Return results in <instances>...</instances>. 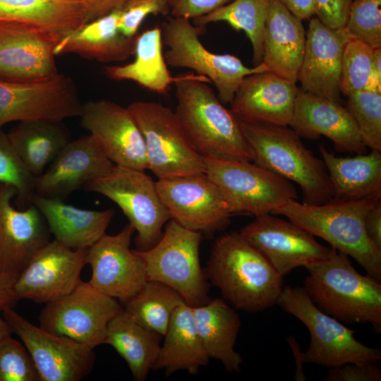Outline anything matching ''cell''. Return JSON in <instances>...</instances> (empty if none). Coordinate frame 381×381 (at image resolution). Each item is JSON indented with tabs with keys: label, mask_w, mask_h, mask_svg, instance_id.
Wrapping results in <instances>:
<instances>
[{
	"label": "cell",
	"mask_w": 381,
	"mask_h": 381,
	"mask_svg": "<svg viewBox=\"0 0 381 381\" xmlns=\"http://www.w3.org/2000/svg\"><path fill=\"white\" fill-rule=\"evenodd\" d=\"M205 82L193 73L176 76L174 111L185 134L202 157L253 161L240 120Z\"/></svg>",
	"instance_id": "1"
},
{
	"label": "cell",
	"mask_w": 381,
	"mask_h": 381,
	"mask_svg": "<svg viewBox=\"0 0 381 381\" xmlns=\"http://www.w3.org/2000/svg\"><path fill=\"white\" fill-rule=\"evenodd\" d=\"M211 284L240 310L257 313L277 302L284 279L267 260L239 232L217 238L205 268Z\"/></svg>",
	"instance_id": "2"
},
{
	"label": "cell",
	"mask_w": 381,
	"mask_h": 381,
	"mask_svg": "<svg viewBox=\"0 0 381 381\" xmlns=\"http://www.w3.org/2000/svg\"><path fill=\"white\" fill-rule=\"evenodd\" d=\"M303 289L323 313L342 323H370L381 332V284L358 273L349 256L332 248L306 267Z\"/></svg>",
	"instance_id": "3"
},
{
	"label": "cell",
	"mask_w": 381,
	"mask_h": 381,
	"mask_svg": "<svg viewBox=\"0 0 381 381\" xmlns=\"http://www.w3.org/2000/svg\"><path fill=\"white\" fill-rule=\"evenodd\" d=\"M381 196L355 200H332L308 205L290 200L271 214L283 215L289 221L318 236L332 248L356 260L367 275L381 282V250L368 238L364 217Z\"/></svg>",
	"instance_id": "4"
},
{
	"label": "cell",
	"mask_w": 381,
	"mask_h": 381,
	"mask_svg": "<svg viewBox=\"0 0 381 381\" xmlns=\"http://www.w3.org/2000/svg\"><path fill=\"white\" fill-rule=\"evenodd\" d=\"M253 153V163L296 183L303 202L320 205L334 198V190L322 159L316 157L289 126L250 123L240 121Z\"/></svg>",
	"instance_id": "5"
},
{
	"label": "cell",
	"mask_w": 381,
	"mask_h": 381,
	"mask_svg": "<svg viewBox=\"0 0 381 381\" xmlns=\"http://www.w3.org/2000/svg\"><path fill=\"white\" fill-rule=\"evenodd\" d=\"M202 234L187 229L174 219L164 225L159 241L152 248L135 253L143 260L148 280L162 282L176 290L191 307L208 303L210 282L200 262Z\"/></svg>",
	"instance_id": "6"
},
{
	"label": "cell",
	"mask_w": 381,
	"mask_h": 381,
	"mask_svg": "<svg viewBox=\"0 0 381 381\" xmlns=\"http://www.w3.org/2000/svg\"><path fill=\"white\" fill-rule=\"evenodd\" d=\"M277 305L300 320L309 331V346L301 353L302 364L315 363L331 368L349 363L363 364L381 360L380 349L358 341L354 330L321 311L303 288L284 287Z\"/></svg>",
	"instance_id": "7"
},
{
	"label": "cell",
	"mask_w": 381,
	"mask_h": 381,
	"mask_svg": "<svg viewBox=\"0 0 381 381\" xmlns=\"http://www.w3.org/2000/svg\"><path fill=\"white\" fill-rule=\"evenodd\" d=\"M160 28L163 44L168 47L164 53L167 66L190 68L208 78L223 104L231 102L246 76L270 71L263 62L249 68L234 55L210 52L199 39L202 28L193 25L188 18L169 17Z\"/></svg>",
	"instance_id": "8"
},
{
	"label": "cell",
	"mask_w": 381,
	"mask_h": 381,
	"mask_svg": "<svg viewBox=\"0 0 381 381\" xmlns=\"http://www.w3.org/2000/svg\"><path fill=\"white\" fill-rule=\"evenodd\" d=\"M127 109L143 135L147 169L158 180L205 174L204 158L189 141L174 111L144 101L134 102Z\"/></svg>",
	"instance_id": "9"
},
{
	"label": "cell",
	"mask_w": 381,
	"mask_h": 381,
	"mask_svg": "<svg viewBox=\"0 0 381 381\" xmlns=\"http://www.w3.org/2000/svg\"><path fill=\"white\" fill-rule=\"evenodd\" d=\"M83 189L99 193L114 202L137 231L136 250L154 247L162 229L171 219L158 193L156 181L140 171L115 165L111 171L86 183Z\"/></svg>",
	"instance_id": "10"
},
{
	"label": "cell",
	"mask_w": 381,
	"mask_h": 381,
	"mask_svg": "<svg viewBox=\"0 0 381 381\" xmlns=\"http://www.w3.org/2000/svg\"><path fill=\"white\" fill-rule=\"evenodd\" d=\"M203 158L205 174L219 188L233 214L271 213L298 198L289 181L251 162Z\"/></svg>",
	"instance_id": "11"
},
{
	"label": "cell",
	"mask_w": 381,
	"mask_h": 381,
	"mask_svg": "<svg viewBox=\"0 0 381 381\" xmlns=\"http://www.w3.org/2000/svg\"><path fill=\"white\" fill-rule=\"evenodd\" d=\"M123 308L117 299L81 281L71 293L46 303L40 327L90 348L104 344L109 321Z\"/></svg>",
	"instance_id": "12"
},
{
	"label": "cell",
	"mask_w": 381,
	"mask_h": 381,
	"mask_svg": "<svg viewBox=\"0 0 381 381\" xmlns=\"http://www.w3.org/2000/svg\"><path fill=\"white\" fill-rule=\"evenodd\" d=\"M156 186L171 219L187 229L211 238L231 223L226 200L205 174L159 179Z\"/></svg>",
	"instance_id": "13"
},
{
	"label": "cell",
	"mask_w": 381,
	"mask_h": 381,
	"mask_svg": "<svg viewBox=\"0 0 381 381\" xmlns=\"http://www.w3.org/2000/svg\"><path fill=\"white\" fill-rule=\"evenodd\" d=\"M2 313L12 332L31 355L40 381H79L91 372L95 358L92 349L34 325L13 308Z\"/></svg>",
	"instance_id": "14"
},
{
	"label": "cell",
	"mask_w": 381,
	"mask_h": 381,
	"mask_svg": "<svg viewBox=\"0 0 381 381\" xmlns=\"http://www.w3.org/2000/svg\"><path fill=\"white\" fill-rule=\"evenodd\" d=\"M82 105L73 81L64 75L35 83L0 79V127L33 119L61 121L80 116Z\"/></svg>",
	"instance_id": "15"
},
{
	"label": "cell",
	"mask_w": 381,
	"mask_h": 381,
	"mask_svg": "<svg viewBox=\"0 0 381 381\" xmlns=\"http://www.w3.org/2000/svg\"><path fill=\"white\" fill-rule=\"evenodd\" d=\"M62 34L19 21H0V79L35 83L59 73L54 49Z\"/></svg>",
	"instance_id": "16"
},
{
	"label": "cell",
	"mask_w": 381,
	"mask_h": 381,
	"mask_svg": "<svg viewBox=\"0 0 381 381\" xmlns=\"http://www.w3.org/2000/svg\"><path fill=\"white\" fill-rule=\"evenodd\" d=\"M239 234L283 277L296 267L306 268L325 259L332 250L320 244L307 230L271 213L255 217Z\"/></svg>",
	"instance_id": "17"
},
{
	"label": "cell",
	"mask_w": 381,
	"mask_h": 381,
	"mask_svg": "<svg viewBox=\"0 0 381 381\" xmlns=\"http://www.w3.org/2000/svg\"><path fill=\"white\" fill-rule=\"evenodd\" d=\"M134 231L128 224L117 234H104L87 250L90 284L121 302L135 295L148 280L143 260L130 248Z\"/></svg>",
	"instance_id": "18"
},
{
	"label": "cell",
	"mask_w": 381,
	"mask_h": 381,
	"mask_svg": "<svg viewBox=\"0 0 381 381\" xmlns=\"http://www.w3.org/2000/svg\"><path fill=\"white\" fill-rule=\"evenodd\" d=\"M80 125L90 132L116 165L147 169L143 135L128 109L107 99L82 105Z\"/></svg>",
	"instance_id": "19"
},
{
	"label": "cell",
	"mask_w": 381,
	"mask_h": 381,
	"mask_svg": "<svg viewBox=\"0 0 381 381\" xmlns=\"http://www.w3.org/2000/svg\"><path fill=\"white\" fill-rule=\"evenodd\" d=\"M87 250H72L50 241L18 277L15 291L18 298L47 303L71 293L81 282Z\"/></svg>",
	"instance_id": "20"
},
{
	"label": "cell",
	"mask_w": 381,
	"mask_h": 381,
	"mask_svg": "<svg viewBox=\"0 0 381 381\" xmlns=\"http://www.w3.org/2000/svg\"><path fill=\"white\" fill-rule=\"evenodd\" d=\"M13 186H0V273L18 278L33 257L50 241V231L40 210L11 205Z\"/></svg>",
	"instance_id": "21"
},
{
	"label": "cell",
	"mask_w": 381,
	"mask_h": 381,
	"mask_svg": "<svg viewBox=\"0 0 381 381\" xmlns=\"http://www.w3.org/2000/svg\"><path fill=\"white\" fill-rule=\"evenodd\" d=\"M306 47L298 75L308 93L340 103V77L344 49L351 38L345 28L332 29L316 17L310 18Z\"/></svg>",
	"instance_id": "22"
},
{
	"label": "cell",
	"mask_w": 381,
	"mask_h": 381,
	"mask_svg": "<svg viewBox=\"0 0 381 381\" xmlns=\"http://www.w3.org/2000/svg\"><path fill=\"white\" fill-rule=\"evenodd\" d=\"M91 135L70 141L42 174L36 177L35 193L64 200L88 182L109 174L115 167Z\"/></svg>",
	"instance_id": "23"
},
{
	"label": "cell",
	"mask_w": 381,
	"mask_h": 381,
	"mask_svg": "<svg viewBox=\"0 0 381 381\" xmlns=\"http://www.w3.org/2000/svg\"><path fill=\"white\" fill-rule=\"evenodd\" d=\"M299 88L271 71L246 76L229 103L235 116L250 123L289 126Z\"/></svg>",
	"instance_id": "24"
},
{
	"label": "cell",
	"mask_w": 381,
	"mask_h": 381,
	"mask_svg": "<svg viewBox=\"0 0 381 381\" xmlns=\"http://www.w3.org/2000/svg\"><path fill=\"white\" fill-rule=\"evenodd\" d=\"M300 137L317 140L327 137L341 152L365 154L367 147L354 119L341 103L318 97L299 88L289 124Z\"/></svg>",
	"instance_id": "25"
},
{
	"label": "cell",
	"mask_w": 381,
	"mask_h": 381,
	"mask_svg": "<svg viewBox=\"0 0 381 381\" xmlns=\"http://www.w3.org/2000/svg\"><path fill=\"white\" fill-rule=\"evenodd\" d=\"M302 20L277 0H270L262 62L270 71L296 83L306 47Z\"/></svg>",
	"instance_id": "26"
},
{
	"label": "cell",
	"mask_w": 381,
	"mask_h": 381,
	"mask_svg": "<svg viewBox=\"0 0 381 381\" xmlns=\"http://www.w3.org/2000/svg\"><path fill=\"white\" fill-rule=\"evenodd\" d=\"M29 202L44 216L54 239L72 250L88 249L104 234L114 216V209L103 211L79 209L63 200L34 193Z\"/></svg>",
	"instance_id": "27"
},
{
	"label": "cell",
	"mask_w": 381,
	"mask_h": 381,
	"mask_svg": "<svg viewBox=\"0 0 381 381\" xmlns=\"http://www.w3.org/2000/svg\"><path fill=\"white\" fill-rule=\"evenodd\" d=\"M121 9L87 22L61 35L55 56L75 54L102 63L126 60L134 54L135 37H128L119 29Z\"/></svg>",
	"instance_id": "28"
},
{
	"label": "cell",
	"mask_w": 381,
	"mask_h": 381,
	"mask_svg": "<svg viewBox=\"0 0 381 381\" xmlns=\"http://www.w3.org/2000/svg\"><path fill=\"white\" fill-rule=\"evenodd\" d=\"M195 326L203 347L229 373L241 371L243 359L234 349L241 321L236 310L220 298L192 307Z\"/></svg>",
	"instance_id": "29"
},
{
	"label": "cell",
	"mask_w": 381,
	"mask_h": 381,
	"mask_svg": "<svg viewBox=\"0 0 381 381\" xmlns=\"http://www.w3.org/2000/svg\"><path fill=\"white\" fill-rule=\"evenodd\" d=\"M152 370L164 369L166 376L186 370L195 375L210 360L198 332L192 307L185 302L174 311Z\"/></svg>",
	"instance_id": "30"
},
{
	"label": "cell",
	"mask_w": 381,
	"mask_h": 381,
	"mask_svg": "<svg viewBox=\"0 0 381 381\" xmlns=\"http://www.w3.org/2000/svg\"><path fill=\"white\" fill-rule=\"evenodd\" d=\"M329 176L334 198L355 200L381 196V152L371 150L368 154L342 157L319 147Z\"/></svg>",
	"instance_id": "31"
},
{
	"label": "cell",
	"mask_w": 381,
	"mask_h": 381,
	"mask_svg": "<svg viewBox=\"0 0 381 381\" xmlns=\"http://www.w3.org/2000/svg\"><path fill=\"white\" fill-rule=\"evenodd\" d=\"M160 27L155 26L136 36L135 59L123 66L104 68L105 75L115 80H131L155 93L168 92L176 77L170 74L162 52Z\"/></svg>",
	"instance_id": "32"
},
{
	"label": "cell",
	"mask_w": 381,
	"mask_h": 381,
	"mask_svg": "<svg viewBox=\"0 0 381 381\" xmlns=\"http://www.w3.org/2000/svg\"><path fill=\"white\" fill-rule=\"evenodd\" d=\"M162 335L136 322L122 308L109 322L104 344L125 360L135 381H145L158 354Z\"/></svg>",
	"instance_id": "33"
},
{
	"label": "cell",
	"mask_w": 381,
	"mask_h": 381,
	"mask_svg": "<svg viewBox=\"0 0 381 381\" xmlns=\"http://www.w3.org/2000/svg\"><path fill=\"white\" fill-rule=\"evenodd\" d=\"M8 138L28 170L37 177L43 174L70 142L60 121L33 119L19 121Z\"/></svg>",
	"instance_id": "34"
},
{
	"label": "cell",
	"mask_w": 381,
	"mask_h": 381,
	"mask_svg": "<svg viewBox=\"0 0 381 381\" xmlns=\"http://www.w3.org/2000/svg\"><path fill=\"white\" fill-rule=\"evenodd\" d=\"M0 21L27 23L61 34L85 23L80 3L65 0H0Z\"/></svg>",
	"instance_id": "35"
},
{
	"label": "cell",
	"mask_w": 381,
	"mask_h": 381,
	"mask_svg": "<svg viewBox=\"0 0 381 381\" xmlns=\"http://www.w3.org/2000/svg\"><path fill=\"white\" fill-rule=\"evenodd\" d=\"M184 302L183 297L168 285L147 280L135 295L121 304L136 322L164 336L174 311Z\"/></svg>",
	"instance_id": "36"
},
{
	"label": "cell",
	"mask_w": 381,
	"mask_h": 381,
	"mask_svg": "<svg viewBox=\"0 0 381 381\" xmlns=\"http://www.w3.org/2000/svg\"><path fill=\"white\" fill-rule=\"evenodd\" d=\"M270 0H233L230 3L193 20L203 28L210 23L224 21L236 30L243 31L253 48V63L262 62L263 40Z\"/></svg>",
	"instance_id": "37"
},
{
	"label": "cell",
	"mask_w": 381,
	"mask_h": 381,
	"mask_svg": "<svg viewBox=\"0 0 381 381\" xmlns=\"http://www.w3.org/2000/svg\"><path fill=\"white\" fill-rule=\"evenodd\" d=\"M340 90L345 96L362 90L381 92V78L375 68L373 49L353 38L346 42L343 52Z\"/></svg>",
	"instance_id": "38"
},
{
	"label": "cell",
	"mask_w": 381,
	"mask_h": 381,
	"mask_svg": "<svg viewBox=\"0 0 381 381\" xmlns=\"http://www.w3.org/2000/svg\"><path fill=\"white\" fill-rule=\"evenodd\" d=\"M346 106L364 145L381 152V92L362 90L348 95Z\"/></svg>",
	"instance_id": "39"
},
{
	"label": "cell",
	"mask_w": 381,
	"mask_h": 381,
	"mask_svg": "<svg viewBox=\"0 0 381 381\" xmlns=\"http://www.w3.org/2000/svg\"><path fill=\"white\" fill-rule=\"evenodd\" d=\"M345 29L373 49L381 47V0H353Z\"/></svg>",
	"instance_id": "40"
},
{
	"label": "cell",
	"mask_w": 381,
	"mask_h": 381,
	"mask_svg": "<svg viewBox=\"0 0 381 381\" xmlns=\"http://www.w3.org/2000/svg\"><path fill=\"white\" fill-rule=\"evenodd\" d=\"M35 179L0 127V184L13 186L20 201L29 202L35 193Z\"/></svg>",
	"instance_id": "41"
},
{
	"label": "cell",
	"mask_w": 381,
	"mask_h": 381,
	"mask_svg": "<svg viewBox=\"0 0 381 381\" xmlns=\"http://www.w3.org/2000/svg\"><path fill=\"white\" fill-rule=\"evenodd\" d=\"M0 381H40L29 351L11 335L0 341Z\"/></svg>",
	"instance_id": "42"
},
{
	"label": "cell",
	"mask_w": 381,
	"mask_h": 381,
	"mask_svg": "<svg viewBox=\"0 0 381 381\" xmlns=\"http://www.w3.org/2000/svg\"><path fill=\"white\" fill-rule=\"evenodd\" d=\"M120 9L119 29L128 37L136 36L141 23L148 15L170 14L166 0H126Z\"/></svg>",
	"instance_id": "43"
},
{
	"label": "cell",
	"mask_w": 381,
	"mask_h": 381,
	"mask_svg": "<svg viewBox=\"0 0 381 381\" xmlns=\"http://www.w3.org/2000/svg\"><path fill=\"white\" fill-rule=\"evenodd\" d=\"M353 0H313L315 17L332 29L345 27Z\"/></svg>",
	"instance_id": "44"
},
{
	"label": "cell",
	"mask_w": 381,
	"mask_h": 381,
	"mask_svg": "<svg viewBox=\"0 0 381 381\" xmlns=\"http://www.w3.org/2000/svg\"><path fill=\"white\" fill-rule=\"evenodd\" d=\"M375 363H349L329 368L325 381H380L381 370Z\"/></svg>",
	"instance_id": "45"
},
{
	"label": "cell",
	"mask_w": 381,
	"mask_h": 381,
	"mask_svg": "<svg viewBox=\"0 0 381 381\" xmlns=\"http://www.w3.org/2000/svg\"><path fill=\"white\" fill-rule=\"evenodd\" d=\"M174 17L195 19L205 16L233 0H166Z\"/></svg>",
	"instance_id": "46"
},
{
	"label": "cell",
	"mask_w": 381,
	"mask_h": 381,
	"mask_svg": "<svg viewBox=\"0 0 381 381\" xmlns=\"http://www.w3.org/2000/svg\"><path fill=\"white\" fill-rule=\"evenodd\" d=\"M126 0H83L80 1L85 23L121 8Z\"/></svg>",
	"instance_id": "47"
},
{
	"label": "cell",
	"mask_w": 381,
	"mask_h": 381,
	"mask_svg": "<svg viewBox=\"0 0 381 381\" xmlns=\"http://www.w3.org/2000/svg\"><path fill=\"white\" fill-rule=\"evenodd\" d=\"M364 228L369 240L381 250V201L366 212L364 217Z\"/></svg>",
	"instance_id": "48"
},
{
	"label": "cell",
	"mask_w": 381,
	"mask_h": 381,
	"mask_svg": "<svg viewBox=\"0 0 381 381\" xmlns=\"http://www.w3.org/2000/svg\"><path fill=\"white\" fill-rule=\"evenodd\" d=\"M17 278L0 273V312L13 308L20 300L15 291Z\"/></svg>",
	"instance_id": "49"
},
{
	"label": "cell",
	"mask_w": 381,
	"mask_h": 381,
	"mask_svg": "<svg viewBox=\"0 0 381 381\" xmlns=\"http://www.w3.org/2000/svg\"><path fill=\"white\" fill-rule=\"evenodd\" d=\"M301 20L315 16L313 0H277Z\"/></svg>",
	"instance_id": "50"
},
{
	"label": "cell",
	"mask_w": 381,
	"mask_h": 381,
	"mask_svg": "<svg viewBox=\"0 0 381 381\" xmlns=\"http://www.w3.org/2000/svg\"><path fill=\"white\" fill-rule=\"evenodd\" d=\"M287 341L290 344V346L292 349V351L294 353V355L295 356L296 361V373L294 376L295 380H306V376L302 370V366L303 364L301 362L300 357H301V353L300 347L298 343L295 341L294 338L291 337H289L287 338Z\"/></svg>",
	"instance_id": "51"
},
{
	"label": "cell",
	"mask_w": 381,
	"mask_h": 381,
	"mask_svg": "<svg viewBox=\"0 0 381 381\" xmlns=\"http://www.w3.org/2000/svg\"><path fill=\"white\" fill-rule=\"evenodd\" d=\"M1 313V312H0ZM12 331L4 318L0 315V341L8 336L11 335Z\"/></svg>",
	"instance_id": "52"
},
{
	"label": "cell",
	"mask_w": 381,
	"mask_h": 381,
	"mask_svg": "<svg viewBox=\"0 0 381 381\" xmlns=\"http://www.w3.org/2000/svg\"><path fill=\"white\" fill-rule=\"evenodd\" d=\"M374 64L376 73L381 78V47L373 49Z\"/></svg>",
	"instance_id": "53"
},
{
	"label": "cell",
	"mask_w": 381,
	"mask_h": 381,
	"mask_svg": "<svg viewBox=\"0 0 381 381\" xmlns=\"http://www.w3.org/2000/svg\"><path fill=\"white\" fill-rule=\"evenodd\" d=\"M65 1H72V2H80V1H83V0H65Z\"/></svg>",
	"instance_id": "54"
},
{
	"label": "cell",
	"mask_w": 381,
	"mask_h": 381,
	"mask_svg": "<svg viewBox=\"0 0 381 381\" xmlns=\"http://www.w3.org/2000/svg\"><path fill=\"white\" fill-rule=\"evenodd\" d=\"M0 186H1V184H0Z\"/></svg>",
	"instance_id": "55"
}]
</instances>
